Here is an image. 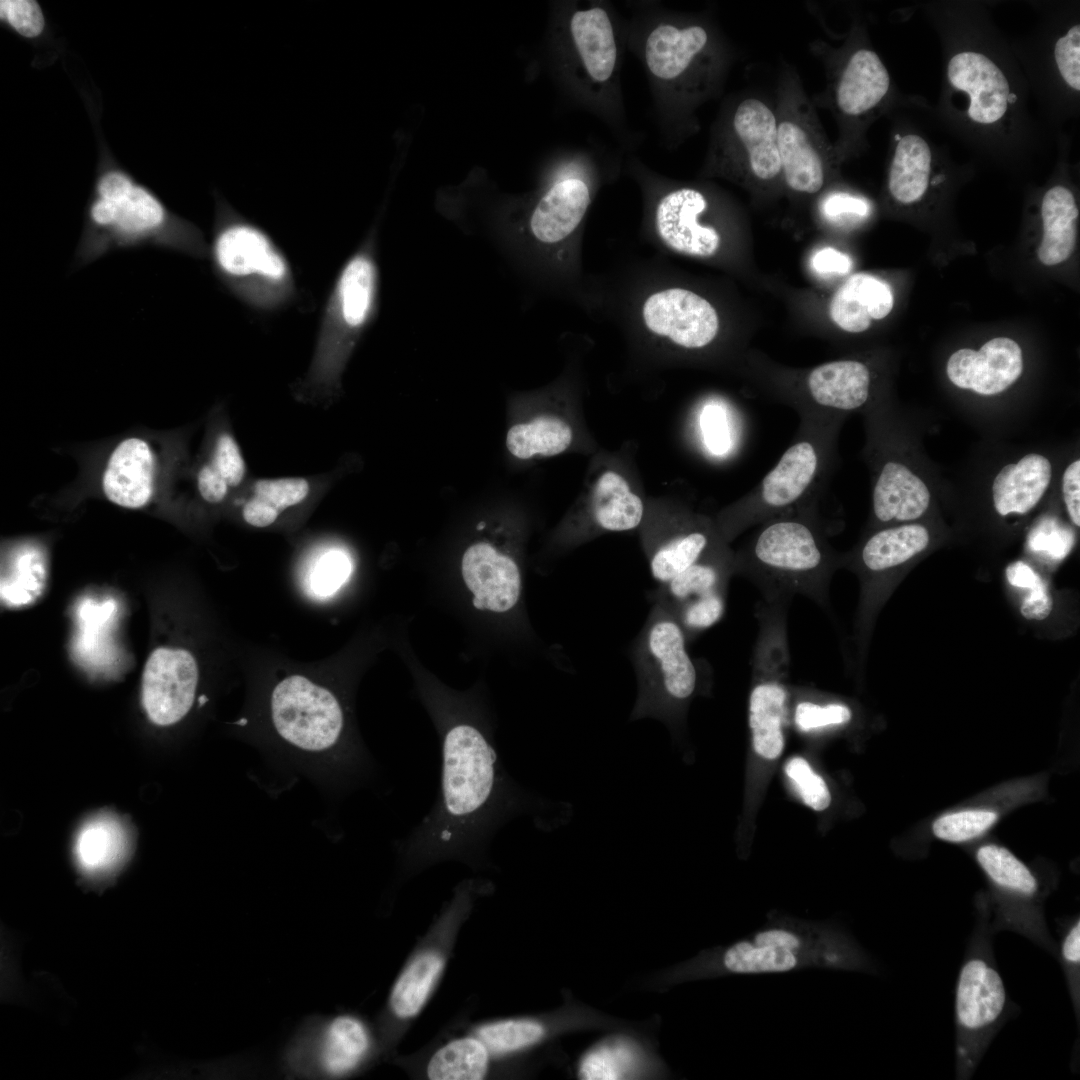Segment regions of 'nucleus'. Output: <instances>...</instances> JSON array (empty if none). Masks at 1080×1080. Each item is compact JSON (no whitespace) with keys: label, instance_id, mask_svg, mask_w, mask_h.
<instances>
[{"label":"nucleus","instance_id":"obj_58","mask_svg":"<svg viewBox=\"0 0 1080 1080\" xmlns=\"http://www.w3.org/2000/svg\"><path fill=\"white\" fill-rule=\"evenodd\" d=\"M1052 607V597L1047 590V586H1043L1030 590L1021 603L1020 612L1026 619L1043 620L1049 616Z\"/></svg>","mask_w":1080,"mask_h":1080},{"label":"nucleus","instance_id":"obj_41","mask_svg":"<svg viewBox=\"0 0 1080 1080\" xmlns=\"http://www.w3.org/2000/svg\"><path fill=\"white\" fill-rule=\"evenodd\" d=\"M976 859L997 886L1023 896H1032L1037 891V880L1031 870L1007 848L983 845L977 850Z\"/></svg>","mask_w":1080,"mask_h":1080},{"label":"nucleus","instance_id":"obj_60","mask_svg":"<svg viewBox=\"0 0 1080 1080\" xmlns=\"http://www.w3.org/2000/svg\"><path fill=\"white\" fill-rule=\"evenodd\" d=\"M1061 953L1066 963L1079 965L1080 962V922L1077 920L1069 929L1062 943Z\"/></svg>","mask_w":1080,"mask_h":1080},{"label":"nucleus","instance_id":"obj_32","mask_svg":"<svg viewBox=\"0 0 1080 1080\" xmlns=\"http://www.w3.org/2000/svg\"><path fill=\"white\" fill-rule=\"evenodd\" d=\"M377 290V269L367 252L354 255L344 266L335 290L341 328L347 337L356 335L371 317Z\"/></svg>","mask_w":1080,"mask_h":1080},{"label":"nucleus","instance_id":"obj_16","mask_svg":"<svg viewBox=\"0 0 1080 1080\" xmlns=\"http://www.w3.org/2000/svg\"><path fill=\"white\" fill-rule=\"evenodd\" d=\"M1022 369L1021 348L1006 337L993 338L978 351L959 349L949 357L946 367L954 385L981 395L1006 390L1019 378Z\"/></svg>","mask_w":1080,"mask_h":1080},{"label":"nucleus","instance_id":"obj_25","mask_svg":"<svg viewBox=\"0 0 1080 1080\" xmlns=\"http://www.w3.org/2000/svg\"><path fill=\"white\" fill-rule=\"evenodd\" d=\"M930 492L925 483L903 462L884 460L873 487L872 509L883 524L918 519L927 510Z\"/></svg>","mask_w":1080,"mask_h":1080},{"label":"nucleus","instance_id":"obj_53","mask_svg":"<svg viewBox=\"0 0 1080 1080\" xmlns=\"http://www.w3.org/2000/svg\"><path fill=\"white\" fill-rule=\"evenodd\" d=\"M1054 61L1062 80L1074 91H1080V25L1077 23L1057 39Z\"/></svg>","mask_w":1080,"mask_h":1080},{"label":"nucleus","instance_id":"obj_8","mask_svg":"<svg viewBox=\"0 0 1080 1080\" xmlns=\"http://www.w3.org/2000/svg\"><path fill=\"white\" fill-rule=\"evenodd\" d=\"M775 111L782 178L797 193H818L836 169L840 156L793 78L783 83Z\"/></svg>","mask_w":1080,"mask_h":1080},{"label":"nucleus","instance_id":"obj_56","mask_svg":"<svg viewBox=\"0 0 1080 1080\" xmlns=\"http://www.w3.org/2000/svg\"><path fill=\"white\" fill-rule=\"evenodd\" d=\"M1064 502L1070 519L1080 526V460L1072 462L1064 471L1062 479Z\"/></svg>","mask_w":1080,"mask_h":1080},{"label":"nucleus","instance_id":"obj_17","mask_svg":"<svg viewBox=\"0 0 1080 1080\" xmlns=\"http://www.w3.org/2000/svg\"><path fill=\"white\" fill-rule=\"evenodd\" d=\"M462 575L480 610L503 613L511 610L521 593V574L515 560L491 544L469 546L462 557Z\"/></svg>","mask_w":1080,"mask_h":1080},{"label":"nucleus","instance_id":"obj_31","mask_svg":"<svg viewBox=\"0 0 1080 1080\" xmlns=\"http://www.w3.org/2000/svg\"><path fill=\"white\" fill-rule=\"evenodd\" d=\"M570 32L589 78L596 83L607 82L617 62L615 34L607 12L600 7L576 11L570 21Z\"/></svg>","mask_w":1080,"mask_h":1080},{"label":"nucleus","instance_id":"obj_18","mask_svg":"<svg viewBox=\"0 0 1080 1080\" xmlns=\"http://www.w3.org/2000/svg\"><path fill=\"white\" fill-rule=\"evenodd\" d=\"M707 208L705 196L693 188L666 194L656 209L657 232L673 250L697 257H710L720 245V236L711 226L699 223Z\"/></svg>","mask_w":1080,"mask_h":1080},{"label":"nucleus","instance_id":"obj_2","mask_svg":"<svg viewBox=\"0 0 1080 1080\" xmlns=\"http://www.w3.org/2000/svg\"><path fill=\"white\" fill-rule=\"evenodd\" d=\"M735 553V574L748 578L766 603L788 604L799 594L828 605L841 554L829 542L820 508L789 512L761 524Z\"/></svg>","mask_w":1080,"mask_h":1080},{"label":"nucleus","instance_id":"obj_10","mask_svg":"<svg viewBox=\"0 0 1080 1080\" xmlns=\"http://www.w3.org/2000/svg\"><path fill=\"white\" fill-rule=\"evenodd\" d=\"M791 382L781 397L799 416L844 420L867 404L872 379L865 363L841 359L818 365Z\"/></svg>","mask_w":1080,"mask_h":1080},{"label":"nucleus","instance_id":"obj_26","mask_svg":"<svg viewBox=\"0 0 1080 1080\" xmlns=\"http://www.w3.org/2000/svg\"><path fill=\"white\" fill-rule=\"evenodd\" d=\"M590 204V191L578 178L554 183L536 204L529 221L533 237L545 245L557 244L579 225Z\"/></svg>","mask_w":1080,"mask_h":1080},{"label":"nucleus","instance_id":"obj_59","mask_svg":"<svg viewBox=\"0 0 1080 1080\" xmlns=\"http://www.w3.org/2000/svg\"><path fill=\"white\" fill-rule=\"evenodd\" d=\"M1005 573L1009 584L1014 587L1033 590L1046 586L1039 574L1022 561L1008 565Z\"/></svg>","mask_w":1080,"mask_h":1080},{"label":"nucleus","instance_id":"obj_33","mask_svg":"<svg viewBox=\"0 0 1080 1080\" xmlns=\"http://www.w3.org/2000/svg\"><path fill=\"white\" fill-rule=\"evenodd\" d=\"M787 700V690L778 680H761L751 690L748 721L752 743L765 759L778 758L784 749Z\"/></svg>","mask_w":1080,"mask_h":1080},{"label":"nucleus","instance_id":"obj_54","mask_svg":"<svg viewBox=\"0 0 1080 1080\" xmlns=\"http://www.w3.org/2000/svg\"><path fill=\"white\" fill-rule=\"evenodd\" d=\"M1077 228L1062 232H1043L1037 255L1047 266L1067 260L1075 249Z\"/></svg>","mask_w":1080,"mask_h":1080},{"label":"nucleus","instance_id":"obj_34","mask_svg":"<svg viewBox=\"0 0 1080 1080\" xmlns=\"http://www.w3.org/2000/svg\"><path fill=\"white\" fill-rule=\"evenodd\" d=\"M933 152L928 142L918 134H905L895 145L888 172V190L900 204L920 201L931 181Z\"/></svg>","mask_w":1080,"mask_h":1080},{"label":"nucleus","instance_id":"obj_24","mask_svg":"<svg viewBox=\"0 0 1080 1080\" xmlns=\"http://www.w3.org/2000/svg\"><path fill=\"white\" fill-rule=\"evenodd\" d=\"M724 543L715 523L686 515L676 524V530L669 532L650 551L652 577L664 584Z\"/></svg>","mask_w":1080,"mask_h":1080},{"label":"nucleus","instance_id":"obj_22","mask_svg":"<svg viewBox=\"0 0 1080 1080\" xmlns=\"http://www.w3.org/2000/svg\"><path fill=\"white\" fill-rule=\"evenodd\" d=\"M890 74L876 52L854 51L838 76L834 89L835 106L846 119H858L876 108L889 93Z\"/></svg>","mask_w":1080,"mask_h":1080},{"label":"nucleus","instance_id":"obj_51","mask_svg":"<svg viewBox=\"0 0 1080 1080\" xmlns=\"http://www.w3.org/2000/svg\"><path fill=\"white\" fill-rule=\"evenodd\" d=\"M819 211L828 223L844 226L866 219L870 215L871 205L862 196L834 191L821 200Z\"/></svg>","mask_w":1080,"mask_h":1080},{"label":"nucleus","instance_id":"obj_46","mask_svg":"<svg viewBox=\"0 0 1080 1080\" xmlns=\"http://www.w3.org/2000/svg\"><path fill=\"white\" fill-rule=\"evenodd\" d=\"M352 571L349 556L338 549L323 552L307 573V587L316 597L326 598L336 593Z\"/></svg>","mask_w":1080,"mask_h":1080},{"label":"nucleus","instance_id":"obj_23","mask_svg":"<svg viewBox=\"0 0 1080 1080\" xmlns=\"http://www.w3.org/2000/svg\"><path fill=\"white\" fill-rule=\"evenodd\" d=\"M317 495V481L307 477L259 478L239 492L240 515L253 528H269L281 516Z\"/></svg>","mask_w":1080,"mask_h":1080},{"label":"nucleus","instance_id":"obj_48","mask_svg":"<svg viewBox=\"0 0 1080 1080\" xmlns=\"http://www.w3.org/2000/svg\"><path fill=\"white\" fill-rule=\"evenodd\" d=\"M785 773L802 801L816 811H822L831 803V794L827 784L802 757L791 758Z\"/></svg>","mask_w":1080,"mask_h":1080},{"label":"nucleus","instance_id":"obj_6","mask_svg":"<svg viewBox=\"0 0 1080 1080\" xmlns=\"http://www.w3.org/2000/svg\"><path fill=\"white\" fill-rule=\"evenodd\" d=\"M701 973L766 974L805 968L867 970L869 960L834 922L773 916L759 929L704 957Z\"/></svg>","mask_w":1080,"mask_h":1080},{"label":"nucleus","instance_id":"obj_11","mask_svg":"<svg viewBox=\"0 0 1080 1080\" xmlns=\"http://www.w3.org/2000/svg\"><path fill=\"white\" fill-rule=\"evenodd\" d=\"M722 156L758 182L782 177L776 111L748 97L734 108L726 128Z\"/></svg>","mask_w":1080,"mask_h":1080},{"label":"nucleus","instance_id":"obj_27","mask_svg":"<svg viewBox=\"0 0 1080 1080\" xmlns=\"http://www.w3.org/2000/svg\"><path fill=\"white\" fill-rule=\"evenodd\" d=\"M894 305L890 286L865 273L852 275L835 292L829 305L833 322L849 333L866 331L871 321L886 317Z\"/></svg>","mask_w":1080,"mask_h":1080},{"label":"nucleus","instance_id":"obj_13","mask_svg":"<svg viewBox=\"0 0 1080 1080\" xmlns=\"http://www.w3.org/2000/svg\"><path fill=\"white\" fill-rule=\"evenodd\" d=\"M646 327L687 349L709 345L719 330L715 308L700 295L669 288L650 295L642 308Z\"/></svg>","mask_w":1080,"mask_h":1080},{"label":"nucleus","instance_id":"obj_9","mask_svg":"<svg viewBox=\"0 0 1080 1080\" xmlns=\"http://www.w3.org/2000/svg\"><path fill=\"white\" fill-rule=\"evenodd\" d=\"M735 553L727 543L716 547L653 593L682 627L688 641L723 617Z\"/></svg>","mask_w":1080,"mask_h":1080},{"label":"nucleus","instance_id":"obj_14","mask_svg":"<svg viewBox=\"0 0 1080 1080\" xmlns=\"http://www.w3.org/2000/svg\"><path fill=\"white\" fill-rule=\"evenodd\" d=\"M947 78L954 89L967 95V115L972 122L991 126L1004 119L1012 98L1010 85L999 66L985 54H954L947 65Z\"/></svg>","mask_w":1080,"mask_h":1080},{"label":"nucleus","instance_id":"obj_7","mask_svg":"<svg viewBox=\"0 0 1080 1080\" xmlns=\"http://www.w3.org/2000/svg\"><path fill=\"white\" fill-rule=\"evenodd\" d=\"M687 642L674 615L654 602L632 647L638 693L631 720L653 718L678 731L700 682Z\"/></svg>","mask_w":1080,"mask_h":1080},{"label":"nucleus","instance_id":"obj_50","mask_svg":"<svg viewBox=\"0 0 1080 1080\" xmlns=\"http://www.w3.org/2000/svg\"><path fill=\"white\" fill-rule=\"evenodd\" d=\"M1075 542L1073 532L1055 518H1044L1029 533L1028 546L1053 560L1064 559Z\"/></svg>","mask_w":1080,"mask_h":1080},{"label":"nucleus","instance_id":"obj_42","mask_svg":"<svg viewBox=\"0 0 1080 1080\" xmlns=\"http://www.w3.org/2000/svg\"><path fill=\"white\" fill-rule=\"evenodd\" d=\"M636 1060L631 1043L621 1039L607 1041L583 1056L578 1075L587 1080L621 1079L633 1069Z\"/></svg>","mask_w":1080,"mask_h":1080},{"label":"nucleus","instance_id":"obj_1","mask_svg":"<svg viewBox=\"0 0 1080 1080\" xmlns=\"http://www.w3.org/2000/svg\"><path fill=\"white\" fill-rule=\"evenodd\" d=\"M441 748L438 799L406 842L414 852L480 849L521 815L533 817L542 829L568 817V809L531 793L508 774L480 727L464 721L446 727Z\"/></svg>","mask_w":1080,"mask_h":1080},{"label":"nucleus","instance_id":"obj_39","mask_svg":"<svg viewBox=\"0 0 1080 1080\" xmlns=\"http://www.w3.org/2000/svg\"><path fill=\"white\" fill-rule=\"evenodd\" d=\"M489 1052L478 1038L448 1043L430 1059L427 1074L432 1080H479L487 1071Z\"/></svg>","mask_w":1080,"mask_h":1080},{"label":"nucleus","instance_id":"obj_21","mask_svg":"<svg viewBox=\"0 0 1080 1080\" xmlns=\"http://www.w3.org/2000/svg\"><path fill=\"white\" fill-rule=\"evenodd\" d=\"M709 34L700 25L678 27L662 23L648 35L645 62L657 79L673 82L687 76L706 57Z\"/></svg>","mask_w":1080,"mask_h":1080},{"label":"nucleus","instance_id":"obj_40","mask_svg":"<svg viewBox=\"0 0 1080 1080\" xmlns=\"http://www.w3.org/2000/svg\"><path fill=\"white\" fill-rule=\"evenodd\" d=\"M46 577L44 553L34 545L19 547L10 562V571L1 579V598L10 606L33 601L42 591Z\"/></svg>","mask_w":1080,"mask_h":1080},{"label":"nucleus","instance_id":"obj_45","mask_svg":"<svg viewBox=\"0 0 1080 1080\" xmlns=\"http://www.w3.org/2000/svg\"><path fill=\"white\" fill-rule=\"evenodd\" d=\"M998 820L995 811L986 809L961 810L937 818L932 831L939 839L960 843L979 837Z\"/></svg>","mask_w":1080,"mask_h":1080},{"label":"nucleus","instance_id":"obj_43","mask_svg":"<svg viewBox=\"0 0 1080 1080\" xmlns=\"http://www.w3.org/2000/svg\"><path fill=\"white\" fill-rule=\"evenodd\" d=\"M545 1034L537 1021L514 1019L482 1026L477 1037L488 1052L496 1055L514 1052L538 1042Z\"/></svg>","mask_w":1080,"mask_h":1080},{"label":"nucleus","instance_id":"obj_36","mask_svg":"<svg viewBox=\"0 0 1080 1080\" xmlns=\"http://www.w3.org/2000/svg\"><path fill=\"white\" fill-rule=\"evenodd\" d=\"M572 429L563 419L542 415L508 429L506 447L514 457L527 460L537 455L554 456L572 442Z\"/></svg>","mask_w":1080,"mask_h":1080},{"label":"nucleus","instance_id":"obj_19","mask_svg":"<svg viewBox=\"0 0 1080 1080\" xmlns=\"http://www.w3.org/2000/svg\"><path fill=\"white\" fill-rule=\"evenodd\" d=\"M1006 990L999 972L985 959L973 957L961 967L955 993V1016L965 1033H979L994 1025L1006 1005Z\"/></svg>","mask_w":1080,"mask_h":1080},{"label":"nucleus","instance_id":"obj_30","mask_svg":"<svg viewBox=\"0 0 1080 1080\" xmlns=\"http://www.w3.org/2000/svg\"><path fill=\"white\" fill-rule=\"evenodd\" d=\"M1051 474L1049 460L1040 454H1027L1017 463L1004 466L992 487L996 511L1002 516L1029 512L1045 493Z\"/></svg>","mask_w":1080,"mask_h":1080},{"label":"nucleus","instance_id":"obj_28","mask_svg":"<svg viewBox=\"0 0 1080 1080\" xmlns=\"http://www.w3.org/2000/svg\"><path fill=\"white\" fill-rule=\"evenodd\" d=\"M370 1045L368 1032L361 1021L343 1015L320 1027L310 1050L311 1062L325 1076H341L353 1070L365 1057Z\"/></svg>","mask_w":1080,"mask_h":1080},{"label":"nucleus","instance_id":"obj_37","mask_svg":"<svg viewBox=\"0 0 1080 1080\" xmlns=\"http://www.w3.org/2000/svg\"><path fill=\"white\" fill-rule=\"evenodd\" d=\"M126 841L116 822L98 819L81 831L76 844V857L88 874L101 875L115 869L123 860Z\"/></svg>","mask_w":1080,"mask_h":1080},{"label":"nucleus","instance_id":"obj_5","mask_svg":"<svg viewBox=\"0 0 1080 1080\" xmlns=\"http://www.w3.org/2000/svg\"><path fill=\"white\" fill-rule=\"evenodd\" d=\"M792 443L777 464L715 523L729 543L751 526L789 512L820 508L837 463L840 419L801 415Z\"/></svg>","mask_w":1080,"mask_h":1080},{"label":"nucleus","instance_id":"obj_47","mask_svg":"<svg viewBox=\"0 0 1080 1080\" xmlns=\"http://www.w3.org/2000/svg\"><path fill=\"white\" fill-rule=\"evenodd\" d=\"M208 462L226 480L233 491L248 483V469L241 448L231 431L220 430L213 440Z\"/></svg>","mask_w":1080,"mask_h":1080},{"label":"nucleus","instance_id":"obj_12","mask_svg":"<svg viewBox=\"0 0 1080 1080\" xmlns=\"http://www.w3.org/2000/svg\"><path fill=\"white\" fill-rule=\"evenodd\" d=\"M197 684L198 667L189 651L155 649L142 677V703L149 719L160 726L180 721L194 703Z\"/></svg>","mask_w":1080,"mask_h":1080},{"label":"nucleus","instance_id":"obj_57","mask_svg":"<svg viewBox=\"0 0 1080 1080\" xmlns=\"http://www.w3.org/2000/svg\"><path fill=\"white\" fill-rule=\"evenodd\" d=\"M811 265L820 274H846L852 267V261L847 254L833 247H824L812 256Z\"/></svg>","mask_w":1080,"mask_h":1080},{"label":"nucleus","instance_id":"obj_3","mask_svg":"<svg viewBox=\"0 0 1080 1080\" xmlns=\"http://www.w3.org/2000/svg\"><path fill=\"white\" fill-rule=\"evenodd\" d=\"M268 717L281 754L303 768L347 784L368 769V754L347 734L342 702L328 687L288 675L270 692Z\"/></svg>","mask_w":1080,"mask_h":1080},{"label":"nucleus","instance_id":"obj_35","mask_svg":"<svg viewBox=\"0 0 1080 1080\" xmlns=\"http://www.w3.org/2000/svg\"><path fill=\"white\" fill-rule=\"evenodd\" d=\"M642 500L630 490L620 474L607 471L597 480L592 496L591 518L604 531L622 532L635 529L643 519Z\"/></svg>","mask_w":1080,"mask_h":1080},{"label":"nucleus","instance_id":"obj_52","mask_svg":"<svg viewBox=\"0 0 1080 1080\" xmlns=\"http://www.w3.org/2000/svg\"><path fill=\"white\" fill-rule=\"evenodd\" d=\"M0 17L25 38H35L45 28L43 11L34 0H1Z\"/></svg>","mask_w":1080,"mask_h":1080},{"label":"nucleus","instance_id":"obj_38","mask_svg":"<svg viewBox=\"0 0 1080 1080\" xmlns=\"http://www.w3.org/2000/svg\"><path fill=\"white\" fill-rule=\"evenodd\" d=\"M444 967L443 957L434 951L419 955L400 975L390 996L393 1013L402 1019L419 1013Z\"/></svg>","mask_w":1080,"mask_h":1080},{"label":"nucleus","instance_id":"obj_44","mask_svg":"<svg viewBox=\"0 0 1080 1080\" xmlns=\"http://www.w3.org/2000/svg\"><path fill=\"white\" fill-rule=\"evenodd\" d=\"M703 444L715 457H727L738 444L739 433L727 406L711 401L705 404L699 416Z\"/></svg>","mask_w":1080,"mask_h":1080},{"label":"nucleus","instance_id":"obj_49","mask_svg":"<svg viewBox=\"0 0 1080 1080\" xmlns=\"http://www.w3.org/2000/svg\"><path fill=\"white\" fill-rule=\"evenodd\" d=\"M852 719L851 709L843 703L830 702L819 704L804 700L797 703L794 710L796 727L803 732L822 730L841 726Z\"/></svg>","mask_w":1080,"mask_h":1080},{"label":"nucleus","instance_id":"obj_15","mask_svg":"<svg viewBox=\"0 0 1080 1080\" xmlns=\"http://www.w3.org/2000/svg\"><path fill=\"white\" fill-rule=\"evenodd\" d=\"M217 270L226 278L259 276L279 282L287 275V264L270 239L256 227L243 222L220 226L212 245Z\"/></svg>","mask_w":1080,"mask_h":1080},{"label":"nucleus","instance_id":"obj_4","mask_svg":"<svg viewBox=\"0 0 1080 1080\" xmlns=\"http://www.w3.org/2000/svg\"><path fill=\"white\" fill-rule=\"evenodd\" d=\"M153 246L198 252L199 237L128 172L107 167L98 174L87 206L73 267L86 266L119 249Z\"/></svg>","mask_w":1080,"mask_h":1080},{"label":"nucleus","instance_id":"obj_55","mask_svg":"<svg viewBox=\"0 0 1080 1080\" xmlns=\"http://www.w3.org/2000/svg\"><path fill=\"white\" fill-rule=\"evenodd\" d=\"M196 487L200 497L209 504H221L231 494V487L219 472L207 461L196 473Z\"/></svg>","mask_w":1080,"mask_h":1080},{"label":"nucleus","instance_id":"obj_29","mask_svg":"<svg viewBox=\"0 0 1080 1080\" xmlns=\"http://www.w3.org/2000/svg\"><path fill=\"white\" fill-rule=\"evenodd\" d=\"M929 533L920 524H902L880 529L860 546L855 557L842 555L841 566L855 562L868 575H885L922 552Z\"/></svg>","mask_w":1080,"mask_h":1080},{"label":"nucleus","instance_id":"obj_20","mask_svg":"<svg viewBox=\"0 0 1080 1080\" xmlns=\"http://www.w3.org/2000/svg\"><path fill=\"white\" fill-rule=\"evenodd\" d=\"M155 459L142 438L122 440L111 452L102 476L105 496L114 504L137 509L151 499L154 489Z\"/></svg>","mask_w":1080,"mask_h":1080}]
</instances>
